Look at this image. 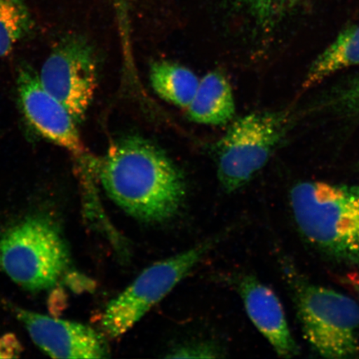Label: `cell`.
I'll list each match as a JSON object with an SVG mask.
<instances>
[{"instance_id": "obj_1", "label": "cell", "mask_w": 359, "mask_h": 359, "mask_svg": "<svg viewBox=\"0 0 359 359\" xmlns=\"http://www.w3.org/2000/svg\"><path fill=\"white\" fill-rule=\"evenodd\" d=\"M93 168L103 189L126 213L145 223L176 217L185 201L181 170L156 143L138 135L116 139Z\"/></svg>"}, {"instance_id": "obj_7", "label": "cell", "mask_w": 359, "mask_h": 359, "mask_svg": "<svg viewBox=\"0 0 359 359\" xmlns=\"http://www.w3.org/2000/svg\"><path fill=\"white\" fill-rule=\"evenodd\" d=\"M97 60L91 43L82 35L69 33L53 45L38 73L44 88L66 107L79 125L86 118L95 96Z\"/></svg>"}, {"instance_id": "obj_19", "label": "cell", "mask_w": 359, "mask_h": 359, "mask_svg": "<svg viewBox=\"0 0 359 359\" xmlns=\"http://www.w3.org/2000/svg\"><path fill=\"white\" fill-rule=\"evenodd\" d=\"M346 280L350 286L355 290L359 296V272H353L346 276Z\"/></svg>"}, {"instance_id": "obj_4", "label": "cell", "mask_w": 359, "mask_h": 359, "mask_svg": "<svg viewBox=\"0 0 359 359\" xmlns=\"http://www.w3.org/2000/svg\"><path fill=\"white\" fill-rule=\"evenodd\" d=\"M290 122L287 110L252 112L233 121L215 147L217 177L224 191L241 189L264 168Z\"/></svg>"}, {"instance_id": "obj_17", "label": "cell", "mask_w": 359, "mask_h": 359, "mask_svg": "<svg viewBox=\"0 0 359 359\" xmlns=\"http://www.w3.org/2000/svg\"><path fill=\"white\" fill-rule=\"evenodd\" d=\"M168 358H219L221 350L215 344L196 342L181 345L174 348Z\"/></svg>"}, {"instance_id": "obj_2", "label": "cell", "mask_w": 359, "mask_h": 359, "mask_svg": "<svg viewBox=\"0 0 359 359\" xmlns=\"http://www.w3.org/2000/svg\"><path fill=\"white\" fill-rule=\"evenodd\" d=\"M290 204L299 231L330 257L359 264V184H296Z\"/></svg>"}, {"instance_id": "obj_8", "label": "cell", "mask_w": 359, "mask_h": 359, "mask_svg": "<svg viewBox=\"0 0 359 359\" xmlns=\"http://www.w3.org/2000/svg\"><path fill=\"white\" fill-rule=\"evenodd\" d=\"M16 88L22 114L36 133L75 157L88 154L79 124L66 107L44 88L32 67L20 66Z\"/></svg>"}, {"instance_id": "obj_11", "label": "cell", "mask_w": 359, "mask_h": 359, "mask_svg": "<svg viewBox=\"0 0 359 359\" xmlns=\"http://www.w3.org/2000/svg\"><path fill=\"white\" fill-rule=\"evenodd\" d=\"M187 110L188 118L196 123L222 126L231 123L236 114V102L226 76L219 71H212L200 79Z\"/></svg>"}, {"instance_id": "obj_10", "label": "cell", "mask_w": 359, "mask_h": 359, "mask_svg": "<svg viewBox=\"0 0 359 359\" xmlns=\"http://www.w3.org/2000/svg\"><path fill=\"white\" fill-rule=\"evenodd\" d=\"M237 287L250 320L278 355H298V345L291 334L284 309L275 292L252 276L241 277Z\"/></svg>"}, {"instance_id": "obj_5", "label": "cell", "mask_w": 359, "mask_h": 359, "mask_svg": "<svg viewBox=\"0 0 359 359\" xmlns=\"http://www.w3.org/2000/svg\"><path fill=\"white\" fill-rule=\"evenodd\" d=\"M221 239V236L210 238L182 253L146 268L131 285L107 304L101 321L103 334L114 339L127 333L152 307L163 299Z\"/></svg>"}, {"instance_id": "obj_15", "label": "cell", "mask_w": 359, "mask_h": 359, "mask_svg": "<svg viewBox=\"0 0 359 359\" xmlns=\"http://www.w3.org/2000/svg\"><path fill=\"white\" fill-rule=\"evenodd\" d=\"M236 6L246 13L258 28L272 30L304 0H231Z\"/></svg>"}, {"instance_id": "obj_14", "label": "cell", "mask_w": 359, "mask_h": 359, "mask_svg": "<svg viewBox=\"0 0 359 359\" xmlns=\"http://www.w3.org/2000/svg\"><path fill=\"white\" fill-rule=\"evenodd\" d=\"M34 28V21L25 0H0V58L11 55Z\"/></svg>"}, {"instance_id": "obj_16", "label": "cell", "mask_w": 359, "mask_h": 359, "mask_svg": "<svg viewBox=\"0 0 359 359\" xmlns=\"http://www.w3.org/2000/svg\"><path fill=\"white\" fill-rule=\"evenodd\" d=\"M326 109L344 116H359V74L343 81L325 95Z\"/></svg>"}, {"instance_id": "obj_9", "label": "cell", "mask_w": 359, "mask_h": 359, "mask_svg": "<svg viewBox=\"0 0 359 359\" xmlns=\"http://www.w3.org/2000/svg\"><path fill=\"white\" fill-rule=\"evenodd\" d=\"M34 343L55 358H106L109 357L105 335L80 323L58 320L11 306Z\"/></svg>"}, {"instance_id": "obj_3", "label": "cell", "mask_w": 359, "mask_h": 359, "mask_svg": "<svg viewBox=\"0 0 359 359\" xmlns=\"http://www.w3.org/2000/svg\"><path fill=\"white\" fill-rule=\"evenodd\" d=\"M69 263L64 237L46 218H27L0 236V269L26 290L52 288Z\"/></svg>"}, {"instance_id": "obj_6", "label": "cell", "mask_w": 359, "mask_h": 359, "mask_svg": "<svg viewBox=\"0 0 359 359\" xmlns=\"http://www.w3.org/2000/svg\"><path fill=\"white\" fill-rule=\"evenodd\" d=\"M295 302L305 339L321 356L352 358L359 353V306L325 287L300 284Z\"/></svg>"}, {"instance_id": "obj_18", "label": "cell", "mask_w": 359, "mask_h": 359, "mask_svg": "<svg viewBox=\"0 0 359 359\" xmlns=\"http://www.w3.org/2000/svg\"><path fill=\"white\" fill-rule=\"evenodd\" d=\"M118 15L121 29L127 31L130 0H111Z\"/></svg>"}, {"instance_id": "obj_12", "label": "cell", "mask_w": 359, "mask_h": 359, "mask_svg": "<svg viewBox=\"0 0 359 359\" xmlns=\"http://www.w3.org/2000/svg\"><path fill=\"white\" fill-rule=\"evenodd\" d=\"M359 65V25L345 29L312 62L304 79V90L316 86L337 72Z\"/></svg>"}, {"instance_id": "obj_13", "label": "cell", "mask_w": 359, "mask_h": 359, "mask_svg": "<svg viewBox=\"0 0 359 359\" xmlns=\"http://www.w3.org/2000/svg\"><path fill=\"white\" fill-rule=\"evenodd\" d=\"M149 79L152 89L161 100L186 109L200 83L198 77L188 67L167 60L152 62Z\"/></svg>"}]
</instances>
